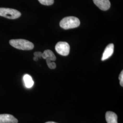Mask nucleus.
<instances>
[{
    "mask_svg": "<svg viewBox=\"0 0 123 123\" xmlns=\"http://www.w3.org/2000/svg\"><path fill=\"white\" fill-rule=\"evenodd\" d=\"M114 45L113 43L109 44L106 47L103 53L102 57V61H104L110 57L114 53Z\"/></svg>",
    "mask_w": 123,
    "mask_h": 123,
    "instance_id": "nucleus-7",
    "label": "nucleus"
},
{
    "mask_svg": "<svg viewBox=\"0 0 123 123\" xmlns=\"http://www.w3.org/2000/svg\"><path fill=\"white\" fill-rule=\"evenodd\" d=\"M18 123V119L11 114H0V123Z\"/></svg>",
    "mask_w": 123,
    "mask_h": 123,
    "instance_id": "nucleus-6",
    "label": "nucleus"
},
{
    "mask_svg": "<svg viewBox=\"0 0 123 123\" xmlns=\"http://www.w3.org/2000/svg\"><path fill=\"white\" fill-rule=\"evenodd\" d=\"M21 13L16 9L8 8H0V16L4 18L15 19L19 18Z\"/></svg>",
    "mask_w": 123,
    "mask_h": 123,
    "instance_id": "nucleus-3",
    "label": "nucleus"
},
{
    "mask_svg": "<svg viewBox=\"0 0 123 123\" xmlns=\"http://www.w3.org/2000/svg\"><path fill=\"white\" fill-rule=\"evenodd\" d=\"M41 4L45 6H50L53 4L54 0H38Z\"/></svg>",
    "mask_w": 123,
    "mask_h": 123,
    "instance_id": "nucleus-12",
    "label": "nucleus"
},
{
    "mask_svg": "<svg viewBox=\"0 0 123 123\" xmlns=\"http://www.w3.org/2000/svg\"><path fill=\"white\" fill-rule=\"evenodd\" d=\"M46 60L47 65L49 68H50L51 69H53L56 68V64L54 62L52 61L50 59H49V58H46Z\"/></svg>",
    "mask_w": 123,
    "mask_h": 123,
    "instance_id": "nucleus-11",
    "label": "nucleus"
},
{
    "mask_svg": "<svg viewBox=\"0 0 123 123\" xmlns=\"http://www.w3.org/2000/svg\"><path fill=\"white\" fill-rule=\"evenodd\" d=\"M9 43L14 48L22 50H31L34 47L31 42L22 39L11 40Z\"/></svg>",
    "mask_w": 123,
    "mask_h": 123,
    "instance_id": "nucleus-1",
    "label": "nucleus"
},
{
    "mask_svg": "<svg viewBox=\"0 0 123 123\" xmlns=\"http://www.w3.org/2000/svg\"><path fill=\"white\" fill-rule=\"evenodd\" d=\"M43 53L41 52H36L34 53V55L35 57H38V58H41L42 57Z\"/></svg>",
    "mask_w": 123,
    "mask_h": 123,
    "instance_id": "nucleus-14",
    "label": "nucleus"
},
{
    "mask_svg": "<svg viewBox=\"0 0 123 123\" xmlns=\"http://www.w3.org/2000/svg\"><path fill=\"white\" fill-rule=\"evenodd\" d=\"M95 5L103 11H107L110 7V0H93Z\"/></svg>",
    "mask_w": 123,
    "mask_h": 123,
    "instance_id": "nucleus-5",
    "label": "nucleus"
},
{
    "mask_svg": "<svg viewBox=\"0 0 123 123\" xmlns=\"http://www.w3.org/2000/svg\"><path fill=\"white\" fill-rule=\"evenodd\" d=\"M55 50L58 54L62 56H68L70 52V46L65 42H59L55 46Z\"/></svg>",
    "mask_w": 123,
    "mask_h": 123,
    "instance_id": "nucleus-4",
    "label": "nucleus"
},
{
    "mask_svg": "<svg viewBox=\"0 0 123 123\" xmlns=\"http://www.w3.org/2000/svg\"><path fill=\"white\" fill-rule=\"evenodd\" d=\"M119 80L120 81V85L123 87V71H122L120 74L119 76Z\"/></svg>",
    "mask_w": 123,
    "mask_h": 123,
    "instance_id": "nucleus-13",
    "label": "nucleus"
},
{
    "mask_svg": "<svg viewBox=\"0 0 123 123\" xmlns=\"http://www.w3.org/2000/svg\"><path fill=\"white\" fill-rule=\"evenodd\" d=\"M23 81L25 86L27 88H31L34 85V82L31 77L28 74H25L23 76Z\"/></svg>",
    "mask_w": 123,
    "mask_h": 123,
    "instance_id": "nucleus-10",
    "label": "nucleus"
},
{
    "mask_svg": "<svg viewBox=\"0 0 123 123\" xmlns=\"http://www.w3.org/2000/svg\"><path fill=\"white\" fill-rule=\"evenodd\" d=\"M33 60L35 61H37L38 60V57H33Z\"/></svg>",
    "mask_w": 123,
    "mask_h": 123,
    "instance_id": "nucleus-15",
    "label": "nucleus"
},
{
    "mask_svg": "<svg viewBox=\"0 0 123 123\" xmlns=\"http://www.w3.org/2000/svg\"><path fill=\"white\" fill-rule=\"evenodd\" d=\"M45 123H56V122H46Z\"/></svg>",
    "mask_w": 123,
    "mask_h": 123,
    "instance_id": "nucleus-16",
    "label": "nucleus"
},
{
    "mask_svg": "<svg viewBox=\"0 0 123 123\" xmlns=\"http://www.w3.org/2000/svg\"><path fill=\"white\" fill-rule=\"evenodd\" d=\"M106 120L107 123H118V117L114 112L108 111L105 114Z\"/></svg>",
    "mask_w": 123,
    "mask_h": 123,
    "instance_id": "nucleus-8",
    "label": "nucleus"
},
{
    "mask_svg": "<svg viewBox=\"0 0 123 123\" xmlns=\"http://www.w3.org/2000/svg\"><path fill=\"white\" fill-rule=\"evenodd\" d=\"M42 57L46 59V58H49L52 61H54L56 60V57L53 52L50 50H45L44 52L43 53Z\"/></svg>",
    "mask_w": 123,
    "mask_h": 123,
    "instance_id": "nucleus-9",
    "label": "nucleus"
},
{
    "mask_svg": "<svg viewBox=\"0 0 123 123\" xmlns=\"http://www.w3.org/2000/svg\"><path fill=\"white\" fill-rule=\"evenodd\" d=\"M80 22L79 19L75 17H67L63 18L60 22V26L64 29L74 28L79 26Z\"/></svg>",
    "mask_w": 123,
    "mask_h": 123,
    "instance_id": "nucleus-2",
    "label": "nucleus"
}]
</instances>
